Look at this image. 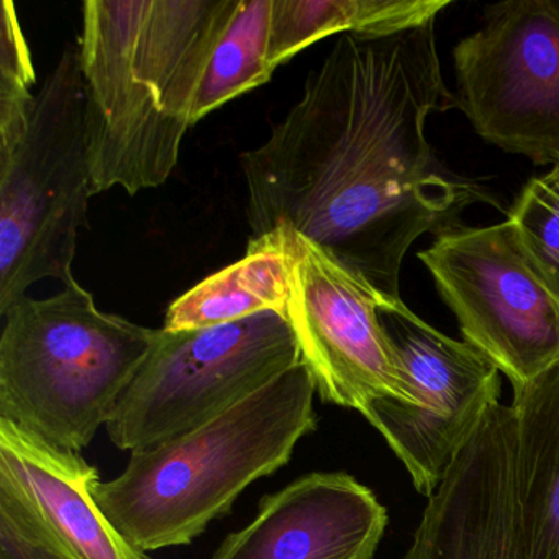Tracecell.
<instances>
[{
  "instance_id": "obj_1",
  "label": "cell",
  "mask_w": 559,
  "mask_h": 559,
  "mask_svg": "<svg viewBox=\"0 0 559 559\" xmlns=\"http://www.w3.org/2000/svg\"><path fill=\"white\" fill-rule=\"evenodd\" d=\"M435 24L335 41L266 142L240 155L251 238L302 235L382 296L401 297L421 235L456 227L473 205L500 209L428 143L430 114L456 107Z\"/></svg>"
},
{
  "instance_id": "obj_2",
  "label": "cell",
  "mask_w": 559,
  "mask_h": 559,
  "mask_svg": "<svg viewBox=\"0 0 559 559\" xmlns=\"http://www.w3.org/2000/svg\"><path fill=\"white\" fill-rule=\"evenodd\" d=\"M240 0H87L80 67L94 195L165 185Z\"/></svg>"
},
{
  "instance_id": "obj_3",
  "label": "cell",
  "mask_w": 559,
  "mask_h": 559,
  "mask_svg": "<svg viewBox=\"0 0 559 559\" xmlns=\"http://www.w3.org/2000/svg\"><path fill=\"white\" fill-rule=\"evenodd\" d=\"M316 382L304 362L214 420L132 451L122 474L97 480L94 499L142 551L189 545L254 480L286 466L317 430Z\"/></svg>"
},
{
  "instance_id": "obj_4",
  "label": "cell",
  "mask_w": 559,
  "mask_h": 559,
  "mask_svg": "<svg viewBox=\"0 0 559 559\" xmlns=\"http://www.w3.org/2000/svg\"><path fill=\"white\" fill-rule=\"evenodd\" d=\"M0 418L81 453L116 411L158 330L97 309L76 280L2 316Z\"/></svg>"
},
{
  "instance_id": "obj_5",
  "label": "cell",
  "mask_w": 559,
  "mask_h": 559,
  "mask_svg": "<svg viewBox=\"0 0 559 559\" xmlns=\"http://www.w3.org/2000/svg\"><path fill=\"white\" fill-rule=\"evenodd\" d=\"M93 195L80 50L67 44L35 96L24 136L0 150V316L40 281L74 280Z\"/></svg>"
},
{
  "instance_id": "obj_6",
  "label": "cell",
  "mask_w": 559,
  "mask_h": 559,
  "mask_svg": "<svg viewBox=\"0 0 559 559\" xmlns=\"http://www.w3.org/2000/svg\"><path fill=\"white\" fill-rule=\"evenodd\" d=\"M302 362L286 313L267 310L188 332L159 329L106 428L123 451L195 430Z\"/></svg>"
},
{
  "instance_id": "obj_7",
  "label": "cell",
  "mask_w": 559,
  "mask_h": 559,
  "mask_svg": "<svg viewBox=\"0 0 559 559\" xmlns=\"http://www.w3.org/2000/svg\"><path fill=\"white\" fill-rule=\"evenodd\" d=\"M464 342L522 388L559 361V299L510 218L448 228L418 253Z\"/></svg>"
},
{
  "instance_id": "obj_8",
  "label": "cell",
  "mask_w": 559,
  "mask_h": 559,
  "mask_svg": "<svg viewBox=\"0 0 559 559\" xmlns=\"http://www.w3.org/2000/svg\"><path fill=\"white\" fill-rule=\"evenodd\" d=\"M456 107L496 148L559 165V0H506L453 50Z\"/></svg>"
},
{
  "instance_id": "obj_9",
  "label": "cell",
  "mask_w": 559,
  "mask_h": 559,
  "mask_svg": "<svg viewBox=\"0 0 559 559\" xmlns=\"http://www.w3.org/2000/svg\"><path fill=\"white\" fill-rule=\"evenodd\" d=\"M382 325L404 369L412 407L379 401L362 417L388 441L415 489L430 497L471 431L500 399V374L467 342L425 322L401 297L382 304Z\"/></svg>"
},
{
  "instance_id": "obj_10",
  "label": "cell",
  "mask_w": 559,
  "mask_h": 559,
  "mask_svg": "<svg viewBox=\"0 0 559 559\" xmlns=\"http://www.w3.org/2000/svg\"><path fill=\"white\" fill-rule=\"evenodd\" d=\"M287 237L293 274L286 317L319 397L361 415L388 399L412 407L401 359L379 313L392 297L302 235Z\"/></svg>"
},
{
  "instance_id": "obj_11",
  "label": "cell",
  "mask_w": 559,
  "mask_h": 559,
  "mask_svg": "<svg viewBox=\"0 0 559 559\" xmlns=\"http://www.w3.org/2000/svg\"><path fill=\"white\" fill-rule=\"evenodd\" d=\"M516 421L487 408L428 497L404 559H516Z\"/></svg>"
},
{
  "instance_id": "obj_12",
  "label": "cell",
  "mask_w": 559,
  "mask_h": 559,
  "mask_svg": "<svg viewBox=\"0 0 559 559\" xmlns=\"http://www.w3.org/2000/svg\"><path fill=\"white\" fill-rule=\"evenodd\" d=\"M388 522L385 507L355 477L309 473L264 496L257 516L212 559H372Z\"/></svg>"
},
{
  "instance_id": "obj_13",
  "label": "cell",
  "mask_w": 559,
  "mask_h": 559,
  "mask_svg": "<svg viewBox=\"0 0 559 559\" xmlns=\"http://www.w3.org/2000/svg\"><path fill=\"white\" fill-rule=\"evenodd\" d=\"M0 471L8 473L47 525L80 559H152L112 525L94 499L100 480L80 453L61 450L0 418Z\"/></svg>"
},
{
  "instance_id": "obj_14",
  "label": "cell",
  "mask_w": 559,
  "mask_h": 559,
  "mask_svg": "<svg viewBox=\"0 0 559 559\" xmlns=\"http://www.w3.org/2000/svg\"><path fill=\"white\" fill-rule=\"evenodd\" d=\"M516 559H559V361L513 389Z\"/></svg>"
},
{
  "instance_id": "obj_15",
  "label": "cell",
  "mask_w": 559,
  "mask_h": 559,
  "mask_svg": "<svg viewBox=\"0 0 559 559\" xmlns=\"http://www.w3.org/2000/svg\"><path fill=\"white\" fill-rule=\"evenodd\" d=\"M287 231L251 238L247 254L182 294L166 310V332H188L238 322L257 313H286L290 296Z\"/></svg>"
},
{
  "instance_id": "obj_16",
  "label": "cell",
  "mask_w": 559,
  "mask_h": 559,
  "mask_svg": "<svg viewBox=\"0 0 559 559\" xmlns=\"http://www.w3.org/2000/svg\"><path fill=\"white\" fill-rule=\"evenodd\" d=\"M451 0H273L270 60L274 71L332 35L385 37L437 21Z\"/></svg>"
},
{
  "instance_id": "obj_17",
  "label": "cell",
  "mask_w": 559,
  "mask_h": 559,
  "mask_svg": "<svg viewBox=\"0 0 559 559\" xmlns=\"http://www.w3.org/2000/svg\"><path fill=\"white\" fill-rule=\"evenodd\" d=\"M273 0H240L209 61L192 126L230 100L263 86L274 74L270 60Z\"/></svg>"
},
{
  "instance_id": "obj_18",
  "label": "cell",
  "mask_w": 559,
  "mask_h": 559,
  "mask_svg": "<svg viewBox=\"0 0 559 559\" xmlns=\"http://www.w3.org/2000/svg\"><path fill=\"white\" fill-rule=\"evenodd\" d=\"M35 70L14 2H2L0 21V150L24 136L34 110Z\"/></svg>"
},
{
  "instance_id": "obj_19",
  "label": "cell",
  "mask_w": 559,
  "mask_h": 559,
  "mask_svg": "<svg viewBox=\"0 0 559 559\" xmlns=\"http://www.w3.org/2000/svg\"><path fill=\"white\" fill-rule=\"evenodd\" d=\"M530 260L559 299V185L548 175L530 179L507 212Z\"/></svg>"
},
{
  "instance_id": "obj_20",
  "label": "cell",
  "mask_w": 559,
  "mask_h": 559,
  "mask_svg": "<svg viewBox=\"0 0 559 559\" xmlns=\"http://www.w3.org/2000/svg\"><path fill=\"white\" fill-rule=\"evenodd\" d=\"M0 559H80L4 471H0Z\"/></svg>"
},
{
  "instance_id": "obj_21",
  "label": "cell",
  "mask_w": 559,
  "mask_h": 559,
  "mask_svg": "<svg viewBox=\"0 0 559 559\" xmlns=\"http://www.w3.org/2000/svg\"><path fill=\"white\" fill-rule=\"evenodd\" d=\"M548 176L552 179V181H556L559 185V165L555 166V168H551V171L548 173Z\"/></svg>"
}]
</instances>
